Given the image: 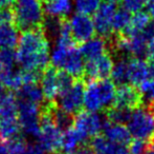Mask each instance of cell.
Here are the masks:
<instances>
[{
    "label": "cell",
    "mask_w": 154,
    "mask_h": 154,
    "mask_svg": "<svg viewBox=\"0 0 154 154\" xmlns=\"http://www.w3.org/2000/svg\"><path fill=\"white\" fill-rule=\"evenodd\" d=\"M17 64L22 70H35L42 72L49 61L48 37L42 28L22 32L19 36Z\"/></svg>",
    "instance_id": "cell-1"
},
{
    "label": "cell",
    "mask_w": 154,
    "mask_h": 154,
    "mask_svg": "<svg viewBox=\"0 0 154 154\" xmlns=\"http://www.w3.org/2000/svg\"><path fill=\"white\" fill-rule=\"evenodd\" d=\"M14 25L21 32L42 28L45 14L41 0H16Z\"/></svg>",
    "instance_id": "cell-2"
},
{
    "label": "cell",
    "mask_w": 154,
    "mask_h": 154,
    "mask_svg": "<svg viewBox=\"0 0 154 154\" xmlns=\"http://www.w3.org/2000/svg\"><path fill=\"white\" fill-rule=\"evenodd\" d=\"M51 64L57 69L70 74L75 79H81L84 74V58L79 49L72 47L55 45L51 54Z\"/></svg>",
    "instance_id": "cell-3"
},
{
    "label": "cell",
    "mask_w": 154,
    "mask_h": 154,
    "mask_svg": "<svg viewBox=\"0 0 154 154\" xmlns=\"http://www.w3.org/2000/svg\"><path fill=\"white\" fill-rule=\"evenodd\" d=\"M128 130L134 138L149 140L154 136V116L147 107L134 109L128 121Z\"/></svg>",
    "instance_id": "cell-4"
},
{
    "label": "cell",
    "mask_w": 154,
    "mask_h": 154,
    "mask_svg": "<svg viewBox=\"0 0 154 154\" xmlns=\"http://www.w3.org/2000/svg\"><path fill=\"white\" fill-rule=\"evenodd\" d=\"M18 121L22 132L31 137H38L40 132V105L18 100Z\"/></svg>",
    "instance_id": "cell-5"
},
{
    "label": "cell",
    "mask_w": 154,
    "mask_h": 154,
    "mask_svg": "<svg viewBox=\"0 0 154 154\" xmlns=\"http://www.w3.org/2000/svg\"><path fill=\"white\" fill-rule=\"evenodd\" d=\"M113 58L111 52L107 51L92 60H88L84 67V74L81 78L85 84L93 80L106 79L111 74L113 68Z\"/></svg>",
    "instance_id": "cell-6"
},
{
    "label": "cell",
    "mask_w": 154,
    "mask_h": 154,
    "mask_svg": "<svg viewBox=\"0 0 154 154\" xmlns=\"http://www.w3.org/2000/svg\"><path fill=\"white\" fill-rule=\"evenodd\" d=\"M84 84L85 82L82 79H75L68 90L59 95L58 101H56L58 107L72 115H75L80 111H82V107L84 106V91H85Z\"/></svg>",
    "instance_id": "cell-7"
},
{
    "label": "cell",
    "mask_w": 154,
    "mask_h": 154,
    "mask_svg": "<svg viewBox=\"0 0 154 154\" xmlns=\"http://www.w3.org/2000/svg\"><path fill=\"white\" fill-rule=\"evenodd\" d=\"M116 11V6L113 3L104 2L100 4L99 8L94 12L93 16V25L95 32L100 35V37L109 40L112 37L113 29H112V19L114 13Z\"/></svg>",
    "instance_id": "cell-8"
},
{
    "label": "cell",
    "mask_w": 154,
    "mask_h": 154,
    "mask_svg": "<svg viewBox=\"0 0 154 154\" xmlns=\"http://www.w3.org/2000/svg\"><path fill=\"white\" fill-rule=\"evenodd\" d=\"M69 25H70L71 36L75 42L83 43L92 38L94 35V25L89 15L75 13L69 20Z\"/></svg>",
    "instance_id": "cell-9"
},
{
    "label": "cell",
    "mask_w": 154,
    "mask_h": 154,
    "mask_svg": "<svg viewBox=\"0 0 154 154\" xmlns=\"http://www.w3.org/2000/svg\"><path fill=\"white\" fill-rule=\"evenodd\" d=\"M143 105H144V98L137 87L128 84L119 86L118 90L116 91L113 106L134 110L142 107Z\"/></svg>",
    "instance_id": "cell-10"
},
{
    "label": "cell",
    "mask_w": 154,
    "mask_h": 154,
    "mask_svg": "<svg viewBox=\"0 0 154 154\" xmlns=\"http://www.w3.org/2000/svg\"><path fill=\"white\" fill-rule=\"evenodd\" d=\"M103 123L102 117L97 114V112L80 111L75 116L73 127L87 137H94L99 135L103 128Z\"/></svg>",
    "instance_id": "cell-11"
},
{
    "label": "cell",
    "mask_w": 154,
    "mask_h": 154,
    "mask_svg": "<svg viewBox=\"0 0 154 154\" xmlns=\"http://www.w3.org/2000/svg\"><path fill=\"white\" fill-rule=\"evenodd\" d=\"M58 70L56 67L47 66L41 74V90L46 101H55L59 95V84H58Z\"/></svg>",
    "instance_id": "cell-12"
},
{
    "label": "cell",
    "mask_w": 154,
    "mask_h": 154,
    "mask_svg": "<svg viewBox=\"0 0 154 154\" xmlns=\"http://www.w3.org/2000/svg\"><path fill=\"white\" fill-rule=\"evenodd\" d=\"M103 133L104 136L108 140L116 144L121 145H129L131 140V134H130L128 128H126L124 125H119V123H113L110 121H106L103 123Z\"/></svg>",
    "instance_id": "cell-13"
},
{
    "label": "cell",
    "mask_w": 154,
    "mask_h": 154,
    "mask_svg": "<svg viewBox=\"0 0 154 154\" xmlns=\"http://www.w3.org/2000/svg\"><path fill=\"white\" fill-rule=\"evenodd\" d=\"M79 50L84 59L88 61L109 51V48H108V42L106 39L102 37H92L89 40L82 43Z\"/></svg>",
    "instance_id": "cell-14"
},
{
    "label": "cell",
    "mask_w": 154,
    "mask_h": 154,
    "mask_svg": "<svg viewBox=\"0 0 154 154\" xmlns=\"http://www.w3.org/2000/svg\"><path fill=\"white\" fill-rule=\"evenodd\" d=\"M90 147L95 154H129L128 148L125 145L112 143L105 136L97 135L92 137Z\"/></svg>",
    "instance_id": "cell-15"
},
{
    "label": "cell",
    "mask_w": 154,
    "mask_h": 154,
    "mask_svg": "<svg viewBox=\"0 0 154 154\" xmlns=\"http://www.w3.org/2000/svg\"><path fill=\"white\" fill-rule=\"evenodd\" d=\"M129 62V81L132 86L140 87L149 77L147 64L137 57H131L128 59Z\"/></svg>",
    "instance_id": "cell-16"
},
{
    "label": "cell",
    "mask_w": 154,
    "mask_h": 154,
    "mask_svg": "<svg viewBox=\"0 0 154 154\" xmlns=\"http://www.w3.org/2000/svg\"><path fill=\"white\" fill-rule=\"evenodd\" d=\"M87 136L84 135L81 131L71 127L65 131L62 136V149L65 153H73L80 146L84 145L87 139Z\"/></svg>",
    "instance_id": "cell-17"
},
{
    "label": "cell",
    "mask_w": 154,
    "mask_h": 154,
    "mask_svg": "<svg viewBox=\"0 0 154 154\" xmlns=\"http://www.w3.org/2000/svg\"><path fill=\"white\" fill-rule=\"evenodd\" d=\"M42 5L46 16L57 18H67L72 8L71 0H53L48 2H42Z\"/></svg>",
    "instance_id": "cell-18"
},
{
    "label": "cell",
    "mask_w": 154,
    "mask_h": 154,
    "mask_svg": "<svg viewBox=\"0 0 154 154\" xmlns=\"http://www.w3.org/2000/svg\"><path fill=\"white\" fill-rule=\"evenodd\" d=\"M84 107L89 112H97L103 110L97 80L89 81L86 84V89L84 91Z\"/></svg>",
    "instance_id": "cell-19"
},
{
    "label": "cell",
    "mask_w": 154,
    "mask_h": 154,
    "mask_svg": "<svg viewBox=\"0 0 154 154\" xmlns=\"http://www.w3.org/2000/svg\"><path fill=\"white\" fill-rule=\"evenodd\" d=\"M49 112H51L53 123L61 131H66L67 129L73 126L75 115L59 108L56 101H49Z\"/></svg>",
    "instance_id": "cell-20"
},
{
    "label": "cell",
    "mask_w": 154,
    "mask_h": 154,
    "mask_svg": "<svg viewBox=\"0 0 154 154\" xmlns=\"http://www.w3.org/2000/svg\"><path fill=\"white\" fill-rule=\"evenodd\" d=\"M16 98L18 100H24L34 103L37 105H42L45 101L44 95L39 87V84H23L19 90L16 91Z\"/></svg>",
    "instance_id": "cell-21"
},
{
    "label": "cell",
    "mask_w": 154,
    "mask_h": 154,
    "mask_svg": "<svg viewBox=\"0 0 154 154\" xmlns=\"http://www.w3.org/2000/svg\"><path fill=\"white\" fill-rule=\"evenodd\" d=\"M18 117V101L13 92H6L0 99V119L17 118Z\"/></svg>",
    "instance_id": "cell-22"
},
{
    "label": "cell",
    "mask_w": 154,
    "mask_h": 154,
    "mask_svg": "<svg viewBox=\"0 0 154 154\" xmlns=\"http://www.w3.org/2000/svg\"><path fill=\"white\" fill-rule=\"evenodd\" d=\"M97 81V89H99L100 97H101L103 110L105 111L109 107H111L116 98V87L114 84L109 79H101Z\"/></svg>",
    "instance_id": "cell-23"
},
{
    "label": "cell",
    "mask_w": 154,
    "mask_h": 154,
    "mask_svg": "<svg viewBox=\"0 0 154 154\" xmlns=\"http://www.w3.org/2000/svg\"><path fill=\"white\" fill-rule=\"evenodd\" d=\"M21 133H22V130L18 121V117L0 120V138L1 139L8 142V140L21 136Z\"/></svg>",
    "instance_id": "cell-24"
},
{
    "label": "cell",
    "mask_w": 154,
    "mask_h": 154,
    "mask_svg": "<svg viewBox=\"0 0 154 154\" xmlns=\"http://www.w3.org/2000/svg\"><path fill=\"white\" fill-rule=\"evenodd\" d=\"M129 58L122 57L119 58V60L113 64V68L111 71L112 81L114 84L122 86L126 84L129 81Z\"/></svg>",
    "instance_id": "cell-25"
},
{
    "label": "cell",
    "mask_w": 154,
    "mask_h": 154,
    "mask_svg": "<svg viewBox=\"0 0 154 154\" xmlns=\"http://www.w3.org/2000/svg\"><path fill=\"white\" fill-rule=\"evenodd\" d=\"M19 41V30L14 23L0 25V47L15 48Z\"/></svg>",
    "instance_id": "cell-26"
},
{
    "label": "cell",
    "mask_w": 154,
    "mask_h": 154,
    "mask_svg": "<svg viewBox=\"0 0 154 154\" xmlns=\"http://www.w3.org/2000/svg\"><path fill=\"white\" fill-rule=\"evenodd\" d=\"M150 15L146 12H137L131 17L127 29L123 32L125 35H133L142 32L150 22Z\"/></svg>",
    "instance_id": "cell-27"
},
{
    "label": "cell",
    "mask_w": 154,
    "mask_h": 154,
    "mask_svg": "<svg viewBox=\"0 0 154 154\" xmlns=\"http://www.w3.org/2000/svg\"><path fill=\"white\" fill-rule=\"evenodd\" d=\"M0 81L11 91H17L23 86L21 71L15 69L2 70V72L0 73Z\"/></svg>",
    "instance_id": "cell-28"
},
{
    "label": "cell",
    "mask_w": 154,
    "mask_h": 154,
    "mask_svg": "<svg viewBox=\"0 0 154 154\" xmlns=\"http://www.w3.org/2000/svg\"><path fill=\"white\" fill-rule=\"evenodd\" d=\"M131 114L132 110L113 105L105 110V116L107 117V120L113 123H119V125L128 123Z\"/></svg>",
    "instance_id": "cell-29"
},
{
    "label": "cell",
    "mask_w": 154,
    "mask_h": 154,
    "mask_svg": "<svg viewBox=\"0 0 154 154\" xmlns=\"http://www.w3.org/2000/svg\"><path fill=\"white\" fill-rule=\"evenodd\" d=\"M130 20H131V16L127 10H125L124 8L116 10L112 19V29L116 32V34L123 33L129 25Z\"/></svg>",
    "instance_id": "cell-30"
},
{
    "label": "cell",
    "mask_w": 154,
    "mask_h": 154,
    "mask_svg": "<svg viewBox=\"0 0 154 154\" xmlns=\"http://www.w3.org/2000/svg\"><path fill=\"white\" fill-rule=\"evenodd\" d=\"M0 62L3 70L15 69V64H17V53L14 48H2L0 50Z\"/></svg>",
    "instance_id": "cell-31"
},
{
    "label": "cell",
    "mask_w": 154,
    "mask_h": 154,
    "mask_svg": "<svg viewBox=\"0 0 154 154\" xmlns=\"http://www.w3.org/2000/svg\"><path fill=\"white\" fill-rule=\"evenodd\" d=\"M100 4L101 0H75V8L77 13L85 15L94 14Z\"/></svg>",
    "instance_id": "cell-32"
},
{
    "label": "cell",
    "mask_w": 154,
    "mask_h": 154,
    "mask_svg": "<svg viewBox=\"0 0 154 154\" xmlns=\"http://www.w3.org/2000/svg\"><path fill=\"white\" fill-rule=\"evenodd\" d=\"M75 78L63 70H58V84H59V95L67 91L75 82ZM58 95V96H59Z\"/></svg>",
    "instance_id": "cell-33"
},
{
    "label": "cell",
    "mask_w": 154,
    "mask_h": 154,
    "mask_svg": "<svg viewBox=\"0 0 154 154\" xmlns=\"http://www.w3.org/2000/svg\"><path fill=\"white\" fill-rule=\"evenodd\" d=\"M27 145L29 144L22 135L8 142V146L11 154H24Z\"/></svg>",
    "instance_id": "cell-34"
},
{
    "label": "cell",
    "mask_w": 154,
    "mask_h": 154,
    "mask_svg": "<svg viewBox=\"0 0 154 154\" xmlns=\"http://www.w3.org/2000/svg\"><path fill=\"white\" fill-rule=\"evenodd\" d=\"M140 91L143 95V98L147 99L149 103L154 101V78L147 79L140 86Z\"/></svg>",
    "instance_id": "cell-35"
},
{
    "label": "cell",
    "mask_w": 154,
    "mask_h": 154,
    "mask_svg": "<svg viewBox=\"0 0 154 154\" xmlns=\"http://www.w3.org/2000/svg\"><path fill=\"white\" fill-rule=\"evenodd\" d=\"M123 8L129 13H137L143 10L146 0H122Z\"/></svg>",
    "instance_id": "cell-36"
},
{
    "label": "cell",
    "mask_w": 154,
    "mask_h": 154,
    "mask_svg": "<svg viewBox=\"0 0 154 154\" xmlns=\"http://www.w3.org/2000/svg\"><path fill=\"white\" fill-rule=\"evenodd\" d=\"M147 147H148V143L146 140L134 138V140L130 143L128 152L129 154H143L147 149Z\"/></svg>",
    "instance_id": "cell-37"
},
{
    "label": "cell",
    "mask_w": 154,
    "mask_h": 154,
    "mask_svg": "<svg viewBox=\"0 0 154 154\" xmlns=\"http://www.w3.org/2000/svg\"><path fill=\"white\" fill-rule=\"evenodd\" d=\"M14 11L8 8H0V25L14 23Z\"/></svg>",
    "instance_id": "cell-38"
},
{
    "label": "cell",
    "mask_w": 154,
    "mask_h": 154,
    "mask_svg": "<svg viewBox=\"0 0 154 154\" xmlns=\"http://www.w3.org/2000/svg\"><path fill=\"white\" fill-rule=\"evenodd\" d=\"M24 154H45V152L41 149V147L39 145L29 144Z\"/></svg>",
    "instance_id": "cell-39"
},
{
    "label": "cell",
    "mask_w": 154,
    "mask_h": 154,
    "mask_svg": "<svg viewBox=\"0 0 154 154\" xmlns=\"http://www.w3.org/2000/svg\"><path fill=\"white\" fill-rule=\"evenodd\" d=\"M73 154H95L94 151L92 150V148L90 146H86L85 144L80 146L77 150L73 152Z\"/></svg>",
    "instance_id": "cell-40"
},
{
    "label": "cell",
    "mask_w": 154,
    "mask_h": 154,
    "mask_svg": "<svg viewBox=\"0 0 154 154\" xmlns=\"http://www.w3.org/2000/svg\"><path fill=\"white\" fill-rule=\"evenodd\" d=\"M146 64H147V69H148L149 77L154 78V56L148 57V60H147Z\"/></svg>",
    "instance_id": "cell-41"
},
{
    "label": "cell",
    "mask_w": 154,
    "mask_h": 154,
    "mask_svg": "<svg viewBox=\"0 0 154 154\" xmlns=\"http://www.w3.org/2000/svg\"><path fill=\"white\" fill-rule=\"evenodd\" d=\"M0 154H11L8 146V142L0 138Z\"/></svg>",
    "instance_id": "cell-42"
},
{
    "label": "cell",
    "mask_w": 154,
    "mask_h": 154,
    "mask_svg": "<svg viewBox=\"0 0 154 154\" xmlns=\"http://www.w3.org/2000/svg\"><path fill=\"white\" fill-rule=\"evenodd\" d=\"M16 0H0V8H8L14 5Z\"/></svg>",
    "instance_id": "cell-43"
},
{
    "label": "cell",
    "mask_w": 154,
    "mask_h": 154,
    "mask_svg": "<svg viewBox=\"0 0 154 154\" xmlns=\"http://www.w3.org/2000/svg\"><path fill=\"white\" fill-rule=\"evenodd\" d=\"M147 55L148 57H152L154 56V40L151 41L148 44V50H147Z\"/></svg>",
    "instance_id": "cell-44"
},
{
    "label": "cell",
    "mask_w": 154,
    "mask_h": 154,
    "mask_svg": "<svg viewBox=\"0 0 154 154\" xmlns=\"http://www.w3.org/2000/svg\"><path fill=\"white\" fill-rule=\"evenodd\" d=\"M148 14L150 15V17H152L154 19V1L150 2L148 5Z\"/></svg>",
    "instance_id": "cell-45"
},
{
    "label": "cell",
    "mask_w": 154,
    "mask_h": 154,
    "mask_svg": "<svg viewBox=\"0 0 154 154\" xmlns=\"http://www.w3.org/2000/svg\"><path fill=\"white\" fill-rule=\"evenodd\" d=\"M6 92H8V91H6V88L4 87V84H2L1 81H0V99H1L2 97L4 96V95H5Z\"/></svg>",
    "instance_id": "cell-46"
},
{
    "label": "cell",
    "mask_w": 154,
    "mask_h": 154,
    "mask_svg": "<svg viewBox=\"0 0 154 154\" xmlns=\"http://www.w3.org/2000/svg\"><path fill=\"white\" fill-rule=\"evenodd\" d=\"M143 154H154V148L148 144V147H147V149L145 150V152Z\"/></svg>",
    "instance_id": "cell-47"
},
{
    "label": "cell",
    "mask_w": 154,
    "mask_h": 154,
    "mask_svg": "<svg viewBox=\"0 0 154 154\" xmlns=\"http://www.w3.org/2000/svg\"><path fill=\"white\" fill-rule=\"evenodd\" d=\"M121 1H122V0H105V2H109V3H113V4H116Z\"/></svg>",
    "instance_id": "cell-48"
},
{
    "label": "cell",
    "mask_w": 154,
    "mask_h": 154,
    "mask_svg": "<svg viewBox=\"0 0 154 154\" xmlns=\"http://www.w3.org/2000/svg\"><path fill=\"white\" fill-rule=\"evenodd\" d=\"M2 70H3V67H2L1 62H0V73H1V72H2Z\"/></svg>",
    "instance_id": "cell-49"
},
{
    "label": "cell",
    "mask_w": 154,
    "mask_h": 154,
    "mask_svg": "<svg viewBox=\"0 0 154 154\" xmlns=\"http://www.w3.org/2000/svg\"><path fill=\"white\" fill-rule=\"evenodd\" d=\"M42 2H48V1H53V0H41Z\"/></svg>",
    "instance_id": "cell-50"
},
{
    "label": "cell",
    "mask_w": 154,
    "mask_h": 154,
    "mask_svg": "<svg viewBox=\"0 0 154 154\" xmlns=\"http://www.w3.org/2000/svg\"><path fill=\"white\" fill-rule=\"evenodd\" d=\"M154 0H146V2H149V3H150V2H153Z\"/></svg>",
    "instance_id": "cell-51"
},
{
    "label": "cell",
    "mask_w": 154,
    "mask_h": 154,
    "mask_svg": "<svg viewBox=\"0 0 154 154\" xmlns=\"http://www.w3.org/2000/svg\"><path fill=\"white\" fill-rule=\"evenodd\" d=\"M57 154H60V153H57ZM63 154H67V153H63Z\"/></svg>",
    "instance_id": "cell-52"
},
{
    "label": "cell",
    "mask_w": 154,
    "mask_h": 154,
    "mask_svg": "<svg viewBox=\"0 0 154 154\" xmlns=\"http://www.w3.org/2000/svg\"><path fill=\"white\" fill-rule=\"evenodd\" d=\"M0 120H1V119H0Z\"/></svg>",
    "instance_id": "cell-53"
}]
</instances>
